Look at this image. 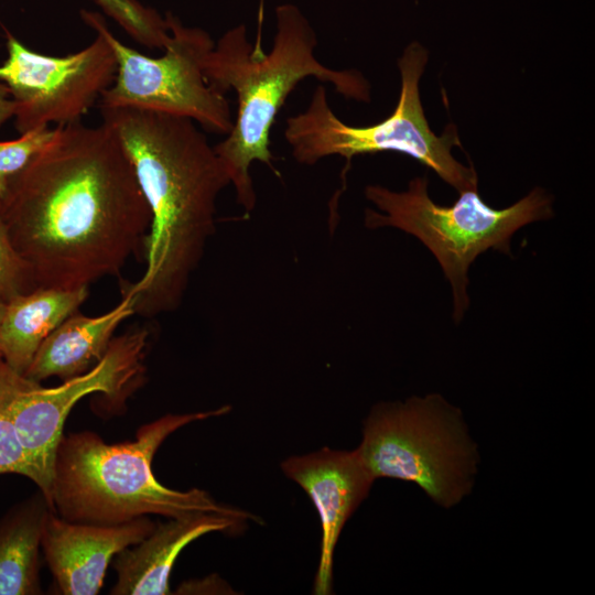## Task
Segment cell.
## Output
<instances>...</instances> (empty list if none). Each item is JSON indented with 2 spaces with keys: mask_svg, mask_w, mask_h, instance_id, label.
Returning <instances> with one entry per match:
<instances>
[{
  "mask_svg": "<svg viewBox=\"0 0 595 595\" xmlns=\"http://www.w3.org/2000/svg\"><path fill=\"white\" fill-rule=\"evenodd\" d=\"M1 204L37 288H88L118 275L144 249L151 225L132 164L104 122L57 125Z\"/></svg>",
  "mask_w": 595,
  "mask_h": 595,
  "instance_id": "cell-1",
  "label": "cell"
},
{
  "mask_svg": "<svg viewBox=\"0 0 595 595\" xmlns=\"http://www.w3.org/2000/svg\"><path fill=\"white\" fill-rule=\"evenodd\" d=\"M120 141L151 212L144 241L145 271L121 285L134 314L153 317L176 310L209 238L216 201L228 172L195 121L138 109L99 108Z\"/></svg>",
  "mask_w": 595,
  "mask_h": 595,
  "instance_id": "cell-2",
  "label": "cell"
},
{
  "mask_svg": "<svg viewBox=\"0 0 595 595\" xmlns=\"http://www.w3.org/2000/svg\"><path fill=\"white\" fill-rule=\"evenodd\" d=\"M275 19L277 32L269 53L249 42L247 28L240 23L220 36L203 66L213 88L224 95L229 90L237 94L232 128L214 149L228 172L237 203L247 213L257 203L250 165L261 162L279 176L270 150V131L301 80L314 77L332 84L345 98L370 100V86L359 72L333 69L316 58V33L296 6L279 4Z\"/></svg>",
  "mask_w": 595,
  "mask_h": 595,
  "instance_id": "cell-3",
  "label": "cell"
},
{
  "mask_svg": "<svg viewBox=\"0 0 595 595\" xmlns=\"http://www.w3.org/2000/svg\"><path fill=\"white\" fill-rule=\"evenodd\" d=\"M218 409L166 414L143 424L132 441L108 444L91 431L63 434L56 448L50 509L83 523L113 526L139 517L178 518L219 513L241 521L252 515L217 502L207 491L171 489L158 482L152 459L160 445L177 429L228 413Z\"/></svg>",
  "mask_w": 595,
  "mask_h": 595,
  "instance_id": "cell-4",
  "label": "cell"
},
{
  "mask_svg": "<svg viewBox=\"0 0 595 595\" xmlns=\"http://www.w3.org/2000/svg\"><path fill=\"white\" fill-rule=\"evenodd\" d=\"M365 196L379 209L365 210L367 228L403 230L434 255L452 286L456 324L469 306L468 270L474 260L488 249L511 255L517 230L553 216L552 197L540 187L502 209L484 203L477 190L461 192L451 206L437 205L429 196L426 177H414L403 192L367 185Z\"/></svg>",
  "mask_w": 595,
  "mask_h": 595,
  "instance_id": "cell-5",
  "label": "cell"
},
{
  "mask_svg": "<svg viewBox=\"0 0 595 595\" xmlns=\"http://www.w3.org/2000/svg\"><path fill=\"white\" fill-rule=\"evenodd\" d=\"M426 63L428 51L411 42L398 60L401 91L397 107L389 117L367 127L342 121L329 107L326 88L317 85L307 108L285 121L284 138L294 160L313 165L331 155L343 156L347 162L345 176L354 156L396 151L432 169L459 193L477 190L473 165H463L452 154L454 147H462L456 127L448 125L442 136H436L424 116L419 82Z\"/></svg>",
  "mask_w": 595,
  "mask_h": 595,
  "instance_id": "cell-6",
  "label": "cell"
},
{
  "mask_svg": "<svg viewBox=\"0 0 595 595\" xmlns=\"http://www.w3.org/2000/svg\"><path fill=\"white\" fill-rule=\"evenodd\" d=\"M357 451L375 480L411 482L444 508L469 494L478 464L461 411L435 393L376 404Z\"/></svg>",
  "mask_w": 595,
  "mask_h": 595,
  "instance_id": "cell-7",
  "label": "cell"
},
{
  "mask_svg": "<svg viewBox=\"0 0 595 595\" xmlns=\"http://www.w3.org/2000/svg\"><path fill=\"white\" fill-rule=\"evenodd\" d=\"M80 17L107 41L117 62L115 79L100 95L99 108H138L187 117L214 133L231 130L229 100L203 73L215 44L208 32L185 26L167 12L170 40L162 56L151 57L119 41L99 12L82 10Z\"/></svg>",
  "mask_w": 595,
  "mask_h": 595,
  "instance_id": "cell-8",
  "label": "cell"
},
{
  "mask_svg": "<svg viewBox=\"0 0 595 595\" xmlns=\"http://www.w3.org/2000/svg\"><path fill=\"white\" fill-rule=\"evenodd\" d=\"M149 333L143 328L113 337L104 357L87 372L46 388L17 372L11 393V414L36 474V486L50 507L55 453L68 413L82 398L99 392L119 401L128 396L144 371Z\"/></svg>",
  "mask_w": 595,
  "mask_h": 595,
  "instance_id": "cell-9",
  "label": "cell"
},
{
  "mask_svg": "<svg viewBox=\"0 0 595 595\" xmlns=\"http://www.w3.org/2000/svg\"><path fill=\"white\" fill-rule=\"evenodd\" d=\"M8 57L0 82L13 99L20 133L79 121L113 82L117 62L107 41L96 33L85 48L65 56L36 53L7 33Z\"/></svg>",
  "mask_w": 595,
  "mask_h": 595,
  "instance_id": "cell-10",
  "label": "cell"
},
{
  "mask_svg": "<svg viewBox=\"0 0 595 595\" xmlns=\"http://www.w3.org/2000/svg\"><path fill=\"white\" fill-rule=\"evenodd\" d=\"M284 475L311 498L321 521L320 559L313 593L328 595L333 589L334 552L340 532L368 496L375 482L357 448L353 451L323 447L281 463Z\"/></svg>",
  "mask_w": 595,
  "mask_h": 595,
  "instance_id": "cell-11",
  "label": "cell"
},
{
  "mask_svg": "<svg viewBox=\"0 0 595 595\" xmlns=\"http://www.w3.org/2000/svg\"><path fill=\"white\" fill-rule=\"evenodd\" d=\"M155 527L148 517L102 526L66 520L48 509L41 548L56 588L64 595H95L113 558Z\"/></svg>",
  "mask_w": 595,
  "mask_h": 595,
  "instance_id": "cell-12",
  "label": "cell"
},
{
  "mask_svg": "<svg viewBox=\"0 0 595 595\" xmlns=\"http://www.w3.org/2000/svg\"><path fill=\"white\" fill-rule=\"evenodd\" d=\"M245 521L219 513H194L155 523L140 542L112 560L117 581L112 595H166L174 563L194 540L210 532L237 530Z\"/></svg>",
  "mask_w": 595,
  "mask_h": 595,
  "instance_id": "cell-13",
  "label": "cell"
},
{
  "mask_svg": "<svg viewBox=\"0 0 595 595\" xmlns=\"http://www.w3.org/2000/svg\"><path fill=\"white\" fill-rule=\"evenodd\" d=\"M132 314L128 296L98 316L73 313L44 339L24 376L37 382L51 377L64 381L87 372L104 357L120 323Z\"/></svg>",
  "mask_w": 595,
  "mask_h": 595,
  "instance_id": "cell-14",
  "label": "cell"
},
{
  "mask_svg": "<svg viewBox=\"0 0 595 595\" xmlns=\"http://www.w3.org/2000/svg\"><path fill=\"white\" fill-rule=\"evenodd\" d=\"M88 288H36L4 303L0 328V356L25 375L44 339L78 311Z\"/></svg>",
  "mask_w": 595,
  "mask_h": 595,
  "instance_id": "cell-15",
  "label": "cell"
},
{
  "mask_svg": "<svg viewBox=\"0 0 595 595\" xmlns=\"http://www.w3.org/2000/svg\"><path fill=\"white\" fill-rule=\"evenodd\" d=\"M48 509L40 491L0 520V595L42 593L40 548Z\"/></svg>",
  "mask_w": 595,
  "mask_h": 595,
  "instance_id": "cell-16",
  "label": "cell"
},
{
  "mask_svg": "<svg viewBox=\"0 0 595 595\" xmlns=\"http://www.w3.org/2000/svg\"><path fill=\"white\" fill-rule=\"evenodd\" d=\"M102 11L139 44L163 48L170 40L165 18L138 0H96Z\"/></svg>",
  "mask_w": 595,
  "mask_h": 595,
  "instance_id": "cell-17",
  "label": "cell"
},
{
  "mask_svg": "<svg viewBox=\"0 0 595 595\" xmlns=\"http://www.w3.org/2000/svg\"><path fill=\"white\" fill-rule=\"evenodd\" d=\"M15 375L17 371L0 357V475L17 474L36 484V474L26 458L11 414Z\"/></svg>",
  "mask_w": 595,
  "mask_h": 595,
  "instance_id": "cell-18",
  "label": "cell"
},
{
  "mask_svg": "<svg viewBox=\"0 0 595 595\" xmlns=\"http://www.w3.org/2000/svg\"><path fill=\"white\" fill-rule=\"evenodd\" d=\"M55 132L56 127L43 126L21 133L18 139L0 141V199L11 183L53 140Z\"/></svg>",
  "mask_w": 595,
  "mask_h": 595,
  "instance_id": "cell-19",
  "label": "cell"
},
{
  "mask_svg": "<svg viewBox=\"0 0 595 595\" xmlns=\"http://www.w3.org/2000/svg\"><path fill=\"white\" fill-rule=\"evenodd\" d=\"M32 271L12 244L0 199V301L36 289Z\"/></svg>",
  "mask_w": 595,
  "mask_h": 595,
  "instance_id": "cell-20",
  "label": "cell"
},
{
  "mask_svg": "<svg viewBox=\"0 0 595 595\" xmlns=\"http://www.w3.org/2000/svg\"><path fill=\"white\" fill-rule=\"evenodd\" d=\"M14 102L8 87L0 82V126L14 116Z\"/></svg>",
  "mask_w": 595,
  "mask_h": 595,
  "instance_id": "cell-21",
  "label": "cell"
},
{
  "mask_svg": "<svg viewBox=\"0 0 595 595\" xmlns=\"http://www.w3.org/2000/svg\"><path fill=\"white\" fill-rule=\"evenodd\" d=\"M3 310H4V302L0 301V328H1V322H2V316H3Z\"/></svg>",
  "mask_w": 595,
  "mask_h": 595,
  "instance_id": "cell-22",
  "label": "cell"
}]
</instances>
